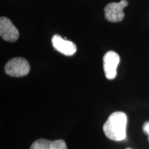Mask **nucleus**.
I'll list each match as a JSON object with an SVG mask.
<instances>
[{"label":"nucleus","mask_w":149,"mask_h":149,"mask_svg":"<svg viewBox=\"0 0 149 149\" xmlns=\"http://www.w3.org/2000/svg\"><path fill=\"white\" fill-rule=\"evenodd\" d=\"M0 35L3 40L14 42L17 40L19 33L10 19L6 17H1L0 18Z\"/></svg>","instance_id":"39448f33"},{"label":"nucleus","mask_w":149,"mask_h":149,"mask_svg":"<svg viewBox=\"0 0 149 149\" xmlns=\"http://www.w3.org/2000/svg\"><path fill=\"white\" fill-rule=\"evenodd\" d=\"M128 1L121 0L120 2H112L104 8L105 18L111 22H119L124 19V8L128 6Z\"/></svg>","instance_id":"7ed1b4c3"},{"label":"nucleus","mask_w":149,"mask_h":149,"mask_svg":"<svg viewBox=\"0 0 149 149\" xmlns=\"http://www.w3.org/2000/svg\"><path fill=\"white\" fill-rule=\"evenodd\" d=\"M127 116L124 113L117 111L110 115L104 124L103 130L108 138L113 141H122L126 138Z\"/></svg>","instance_id":"f257e3e1"},{"label":"nucleus","mask_w":149,"mask_h":149,"mask_svg":"<svg viewBox=\"0 0 149 149\" xmlns=\"http://www.w3.org/2000/svg\"><path fill=\"white\" fill-rule=\"evenodd\" d=\"M5 72L12 77H23L29 74L31 69L29 63L22 57H15L9 60L5 66Z\"/></svg>","instance_id":"f03ea898"},{"label":"nucleus","mask_w":149,"mask_h":149,"mask_svg":"<svg viewBox=\"0 0 149 149\" xmlns=\"http://www.w3.org/2000/svg\"><path fill=\"white\" fill-rule=\"evenodd\" d=\"M52 44L56 51L66 56L74 55L77 51V47L73 42L62 38L60 35H55L52 37Z\"/></svg>","instance_id":"423d86ee"},{"label":"nucleus","mask_w":149,"mask_h":149,"mask_svg":"<svg viewBox=\"0 0 149 149\" xmlns=\"http://www.w3.org/2000/svg\"><path fill=\"white\" fill-rule=\"evenodd\" d=\"M143 130L148 135V140L149 141V122H145L143 125Z\"/></svg>","instance_id":"6e6552de"},{"label":"nucleus","mask_w":149,"mask_h":149,"mask_svg":"<svg viewBox=\"0 0 149 149\" xmlns=\"http://www.w3.org/2000/svg\"><path fill=\"white\" fill-rule=\"evenodd\" d=\"M120 55L116 52L110 51L104 55L103 66L104 73L107 79H115L117 75V68L120 64Z\"/></svg>","instance_id":"20e7f679"},{"label":"nucleus","mask_w":149,"mask_h":149,"mask_svg":"<svg viewBox=\"0 0 149 149\" xmlns=\"http://www.w3.org/2000/svg\"><path fill=\"white\" fill-rule=\"evenodd\" d=\"M30 149H68L66 142L62 139L49 141L44 139H39L35 141Z\"/></svg>","instance_id":"0eeeda50"},{"label":"nucleus","mask_w":149,"mask_h":149,"mask_svg":"<svg viewBox=\"0 0 149 149\" xmlns=\"http://www.w3.org/2000/svg\"><path fill=\"white\" fill-rule=\"evenodd\" d=\"M126 149H131V148H126Z\"/></svg>","instance_id":"1a4fd4ad"}]
</instances>
